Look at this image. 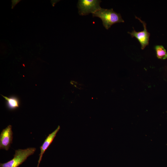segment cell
Listing matches in <instances>:
<instances>
[{
  "label": "cell",
  "instance_id": "obj_1",
  "mask_svg": "<svg viewBox=\"0 0 167 167\" xmlns=\"http://www.w3.org/2000/svg\"><path fill=\"white\" fill-rule=\"evenodd\" d=\"M92 14L93 17H97L101 19L103 26L106 29L115 23L124 22L120 14L114 11L112 8H101Z\"/></svg>",
  "mask_w": 167,
  "mask_h": 167
},
{
  "label": "cell",
  "instance_id": "obj_2",
  "mask_svg": "<svg viewBox=\"0 0 167 167\" xmlns=\"http://www.w3.org/2000/svg\"><path fill=\"white\" fill-rule=\"evenodd\" d=\"M36 150V148H33L16 150L13 158L6 163H0V167H18L29 156L33 154Z\"/></svg>",
  "mask_w": 167,
  "mask_h": 167
},
{
  "label": "cell",
  "instance_id": "obj_3",
  "mask_svg": "<svg viewBox=\"0 0 167 167\" xmlns=\"http://www.w3.org/2000/svg\"><path fill=\"white\" fill-rule=\"evenodd\" d=\"M101 0H79L77 4L78 13L81 15L93 14L100 9Z\"/></svg>",
  "mask_w": 167,
  "mask_h": 167
},
{
  "label": "cell",
  "instance_id": "obj_4",
  "mask_svg": "<svg viewBox=\"0 0 167 167\" xmlns=\"http://www.w3.org/2000/svg\"><path fill=\"white\" fill-rule=\"evenodd\" d=\"M135 18L142 24L144 30L141 32H137L133 28V30L131 32H128V33L131 35L132 37H135L137 39L141 45V49H143L149 45L150 33L147 31L146 23L136 16Z\"/></svg>",
  "mask_w": 167,
  "mask_h": 167
},
{
  "label": "cell",
  "instance_id": "obj_5",
  "mask_svg": "<svg viewBox=\"0 0 167 167\" xmlns=\"http://www.w3.org/2000/svg\"><path fill=\"white\" fill-rule=\"evenodd\" d=\"M12 135L11 125H9L2 130L0 135V149H4L6 151L9 150L12 142Z\"/></svg>",
  "mask_w": 167,
  "mask_h": 167
},
{
  "label": "cell",
  "instance_id": "obj_6",
  "mask_svg": "<svg viewBox=\"0 0 167 167\" xmlns=\"http://www.w3.org/2000/svg\"><path fill=\"white\" fill-rule=\"evenodd\" d=\"M60 128V127L59 126L52 133L49 134L46 137L41 147H40L41 152L39 155V158L38 161V164L37 167H39V164L41 161V158L45 150L48 148L49 146L52 142L53 139L55 137L56 134L59 131Z\"/></svg>",
  "mask_w": 167,
  "mask_h": 167
},
{
  "label": "cell",
  "instance_id": "obj_7",
  "mask_svg": "<svg viewBox=\"0 0 167 167\" xmlns=\"http://www.w3.org/2000/svg\"><path fill=\"white\" fill-rule=\"evenodd\" d=\"M2 96L7 101V106L9 109L13 110L19 107V101L16 97H8L3 95Z\"/></svg>",
  "mask_w": 167,
  "mask_h": 167
},
{
  "label": "cell",
  "instance_id": "obj_8",
  "mask_svg": "<svg viewBox=\"0 0 167 167\" xmlns=\"http://www.w3.org/2000/svg\"><path fill=\"white\" fill-rule=\"evenodd\" d=\"M157 58L160 59L167 58V53L164 46L161 45H156L155 47Z\"/></svg>",
  "mask_w": 167,
  "mask_h": 167
},
{
  "label": "cell",
  "instance_id": "obj_9",
  "mask_svg": "<svg viewBox=\"0 0 167 167\" xmlns=\"http://www.w3.org/2000/svg\"><path fill=\"white\" fill-rule=\"evenodd\" d=\"M21 0H12V6H11V8L13 9L14 7Z\"/></svg>",
  "mask_w": 167,
  "mask_h": 167
}]
</instances>
